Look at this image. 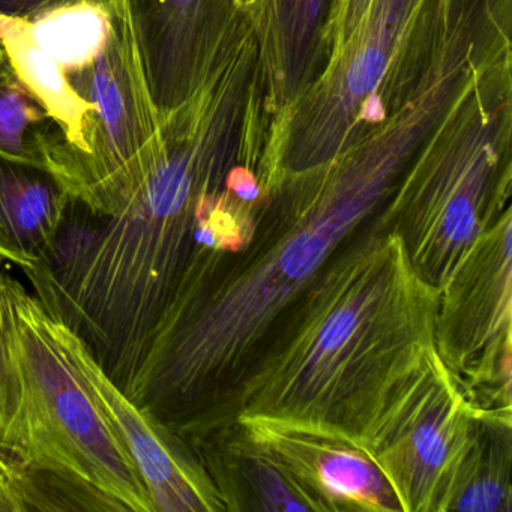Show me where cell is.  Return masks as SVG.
Here are the masks:
<instances>
[{"label": "cell", "instance_id": "obj_14", "mask_svg": "<svg viewBox=\"0 0 512 512\" xmlns=\"http://www.w3.org/2000/svg\"><path fill=\"white\" fill-rule=\"evenodd\" d=\"M185 442L214 482L226 511L322 512L310 493L236 424Z\"/></svg>", "mask_w": 512, "mask_h": 512}, {"label": "cell", "instance_id": "obj_6", "mask_svg": "<svg viewBox=\"0 0 512 512\" xmlns=\"http://www.w3.org/2000/svg\"><path fill=\"white\" fill-rule=\"evenodd\" d=\"M115 25L103 49L53 62L7 20L0 46L23 82L61 122L70 143L67 188L95 214H118L157 169L163 127L134 49L124 0H113Z\"/></svg>", "mask_w": 512, "mask_h": 512}, {"label": "cell", "instance_id": "obj_4", "mask_svg": "<svg viewBox=\"0 0 512 512\" xmlns=\"http://www.w3.org/2000/svg\"><path fill=\"white\" fill-rule=\"evenodd\" d=\"M457 0H371L320 76L269 118L262 190L323 166L409 103L430 77Z\"/></svg>", "mask_w": 512, "mask_h": 512}, {"label": "cell", "instance_id": "obj_20", "mask_svg": "<svg viewBox=\"0 0 512 512\" xmlns=\"http://www.w3.org/2000/svg\"><path fill=\"white\" fill-rule=\"evenodd\" d=\"M80 0H0V17L10 20H32Z\"/></svg>", "mask_w": 512, "mask_h": 512}, {"label": "cell", "instance_id": "obj_22", "mask_svg": "<svg viewBox=\"0 0 512 512\" xmlns=\"http://www.w3.org/2000/svg\"><path fill=\"white\" fill-rule=\"evenodd\" d=\"M4 56H5L4 49H2V46H0V61H2V59H4Z\"/></svg>", "mask_w": 512, "mask_h": 512}, {"label": "cell", "instance_id": "obj_18", "mask_svg": "<svg viewBox=\"0 0 512 512\" xmlns=\"http://www.w3.org/2000/svg\"><path fill=\"white\" fill-rule=\"evenodd\" d=\"M2 269V266H0ZM0 448L23 458L26 452L25 394L8 332L0 290Z\"/></svg>", "mask_w": 512, "mask_h": 512}, {"label": "cell", "instance_id": "obj_9", "mask_svg": "<svg viewBox=\"0 0 512 512\" xmlns=\"http://www.w3.org/2000/svg\"><path fill=\"white\" fill-rule=\"evenodd\" d=\"M481 412L436 350L359 446L401 512H448Z\"/></svg>", "mask_w": 512, "mask_h": 512}, {"label": "cell", "instance_id": "obj_7", "mask_svg": "<svg viewBox=\"0 0 512 512\" xmlns=\"http://www.w3.org/2000/svg\"><path fill=\"white\" fill-rule=\"evenodd\" d=\"M8 332L25 394L26 466L95 494L112 511L155 512L124 443L110 427L35 293L0 269Z\"/></svg>", "mask_w": 512, "mask_h": 512}, {"label": "cell", "instance_id": "obj_21", "mask_svg": "<svg viewBox=\"0 0 512 512\" xmlns=\"http://www.w3.org/2000/svg\"><path fill=\"white\" fill-rule=\"evenodd\" d=\"M0 512H23L10 455L0 449Z\"/></svg>", "mask_w": 512, "mask_h": 512}, {"label": "cell", "instance_id": "obj_17", "mask_svg": "<svg viewBox=\"0 0 512 512\" xmlns=\"http://www.w3.org/2000/svg\"><path fill=\"white\" fill-rule=\"evenodd\" d=\"M512 413L481 412L449 511H512Z\"/></svg>", "mask_w": 512, "mask_h": 512}, {"label": "cell", "instance_id": "obj_1", "mask_svg": "<svg viewBox=\"0 0 512 512\" xmlns=\"http://www.w3.org/2000/svg\"><path fill=\"white\" fill-rule=\"evenodd\" d=\"M415 155L400 131L376 128L266 188L242 250L193 244L128 397L184 439L220 427L281 317L377 217Z\"/></svg>", "mask_w": 512, "mask_h": 512}, {"label": "cell", "instance_id": "obj_15", "mask_svg": "<svg viewBox=\"0 0 512 512\" xmlns=\"http://www.w3.org/2000/svg\"><path fill=\"white\" fill-rule=\"evenodd\" d=\"M73 196L49 170L0 155V260L23 271L49 253Z\"/></svg>", "mask_w": 512, "mask_h": 512}, {"label": "cell", "instance_id": "obj_2", "mask_svg": "<svg viewBox=\"0 0 512 512\" xmlns=\"http://www.w3.org/2000/svg\"><path fill=\"white\" fill-rule=\"evenodd\" d=\"M437 293L374 218L281 317L215 430L260 419L359 448L436 352Z\"/></svg>", "mask_w": 512, "mask_h": 512}, {"label": "cell", "instance_id": "obj_10", "mask_svg": "<svg viewBox=\"0 0 512 512\" xmlns=\"http://www.w3.org/2000/svg\"><path fill=\"white\" fill-rule=\"evenodd\" d=\"M124 8L161 125L199 94L247 23L233 0H124Z\"/></svg>", "mask_w": 512, "mask_h": 512}, {"label": "cell", "instance_id": "obj_11", "mask_svg": "<svg viewBox=\"0 0 512 512\" xmlns=\"http://www.w3.org/2000/svg\"><path fill=\"white\" fill-rule=\"evenodd\" d=\"M50 316L59 344L139 469L155 512L226 511L220 493L190 445L145 407L137 406L110 379L85 340L58 317Z\"/></svg>", "mask_w": 512, "mask_h": 512}, {"label": "cell", "instance_id": "obj_8", "mask_svg": "<svg viewBox=\"0 0 512 512\" xmlns=\"http://www.w3.org/2000/svg\"><path fill=\"white\" fill-rule=\"evenodd\" d=\"M434 337L443 364L479 410L512 413V206L439 287Z\"/></svg>", "mask_w": 512, "mask_h": 512}, {"label": "cell", "instance_id": "obj_3", "mask_svg": "<svg viewBox=\"0 0 512 512\" xmlns=\"http://www.w3.org/2000/svg\"><path fill=\"white\" fill-rule=\"evenodd\" d=\"M164 152L139 194L103 217L79 262L38 293L127 394L194 244L200 200L254 166L262 128L238 89L211 86L163 124Z\"/></svg>", "mask_w": 512, "mask_h": 512}, {"label": "cell", "instance_id": "obj_13", "mask_svg": "<svg viewBox=\"0 0 512 512\" xmlns=\"http://www.w3.org/2000/svg\"><path fill=\"white\" fill-rule=\"evenodd\" d=\"M253 29L269 115L280 112L328 64L325 32L337 0H233Z\"/></svg>", "mask_w": 512, "mask_h": 512}, {"label": "cell", "instance_id": "obj_16", "mask_svg": "<svg viewBox=\"0 0 512 512\" xmlns=\"http://www.w3.org/2000/svg\"><path fill=\"white\" fill-rule=\"evenodd\" d=\"M0 155L49 170L67 188L71 169L67 133L7 56L0 61Z\"/></svg>", "mask_w": 512, "mask_h": 512}, {"label": "cell", "instance_id": "obj_19", "mask_svg": "<svg viewBox=\"0 0 512 512\" xmlns=\"http://www.w3.org/2000/svg\"><path fill=\"white\" fill-rule=\"evenodd\" d=\"M370 4L371 0H337L325 32L328 62L335 50L355 31Z\"/></svg>", "mask_w": 512, "mask_h": 512}, {"label": "cell", "instance_id": "obj_12", "mask_svg": "<svg viewBox=\"0 0 512 512\" xmlns=\"http://www.w3.org/2000/svg\"><path fill=\"white\" fill-rule=\"evenodd\" d=\"M233 424L289 472L322 512L401 511L385 476L358 446L260 419H238Z\"/></svg>", "mask_w": 512, "mask_h": 512}, {"label": "cell", "instance_id": "obj_5", "mask_svg": "<svg viewBox=\"0 0 512 512\" xmlns=\"http://www.w3.org/2000/svg\"><path fill=\"white\" fill-rule=\"evenodd\" d=\"M512 50L485 65L404 172L379 214L431 286L512 197Z\"/></svg>", "mask_w": 512, "mask_h": 512}]
</instances>
